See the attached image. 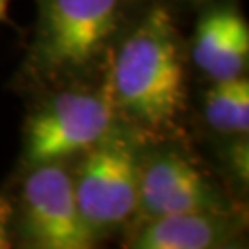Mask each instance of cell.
<instances>
[{
  "mask_svg": "<svg viewBox=\"0 0 249 249\" xmlns=\"http://www.w3.org/2000/svg\"><path fill=\"white\" fill-rule=\"evenodd\" d=\"M11 203L8 197L0 196V249L9 248V222H11Z\"/></svg>",
  "mask_w": 249,
  "mask_h": 249,
  "instance_id": "10",
  "label": "cell"
},
{
  "mask_svg": "<svg viewBox=\"0 0 249 249\" xmlns=\"http://www.w3.org/2000/svg\"><path fill=\"white\" fill-rule=\"evenodd\" d=\"M26 229L45 249H89L96 232L81 216L74 179L57 162L37 164L24 183Z\"/></svg>",
  "mask_w": 249,
  "mask_h": 249,
  "instance_id": "4",
  "label": "cell"
},
{
  "mask_svg": "<svg viewBox=\"0 0 249 249\" xmlns=\"http://www.w3.org/2000/svg\"><path fill=\"white\" fill-rule=\"evenodd\" d=\"M227 240V225L213 211L155 216L135 238L141 249H207Z\"/></svg>",
  "mask_w": 249,
  "mask_h": 249,
  "instance_id": "8",
  "label": "cell"
},
{
  "mask_svg": "<svg viewBox=\"0 0 249 249\" xmlns=\"http://www.w3.org/2000/svg\"><path fill=\"white\" fill-rule=\"evenodd\" d=\"M8 8H9V0H0V22L8 20Z\"/></svg>",
  "mask_w": 249,
  "mask_h": 249,
  "instance_id": "11",
  "label": "cell"
},
{
  "mask_svg": "<svg viewBox=\"0 0 249 249\" xmlns=\"http://www.w3.org/2000/svg\"><path fill=\"white\" fill-rule=\"evenodd\" d=\"M109 87L102 92H67L39 111L28 125L26 155L32 164L57 162L96 146L113 124Z\"/></svg>",
  "mask_w": 249,
  "mask_h": 249,
  "instance_id": "3",
  "label": "cell"
},
{
  "mask_svg": "<svg viewBox=\"0 0 249 249\" xmlns=\"http://www.w3.org/2000/svg\"><path fill=\"white\" fill-rule=\"evenodd\" d=\"M139 205L150 218L213 211L214 197L199 170L176 153L153 159L139 174Z\"/></svg>",
  "mask_w": 249,
  "mask_h": 249,
  "instance_id": "6",
  "label": "cell"
},
{
  "mask_svg": "<svg viewBox=\"0 0 249 249\" xmlns=\"http://www.w3.org/2000/svg\"><path fill=\"white\" fill-rule=\"evenodd\" d=\"M109 92L115 109L137 124L170 125L185 102V67L178 30L164 8L146 13L113 61Z\"/></svg>",
  "mask_w": 249,
  "mask_h": 249,
  "instance_id": "1",
  "label": "cell"
},
{
  "mask_svg": "<svg viewBox=\"0 0 249 249\" xmlns=\"http://www.w3.org/2000/svg\"><path fill=\"white\" fill-rule=\"evenodd\" d=\"M122 0H45L37 63L50 74L89 67L116 32Z\"/></svg>",
  "mask_w": 249,
  "mask_h": 249,
  "instance_id": "2",
  "label": "cell"
},
{
  "mask_svg": "<svg viewBox=\"0 0 249 249\" xmlns=\"http://www.w3.org/2000/svg\"><path fill=\"white\" fill-rule=\"evenodd\" d=\"M192 57L214 81L244 76L249 59L246 18L227 6L211 9L197 24Z\"/></svg>",
  "mask_w": 249,
  "mask_h": 249,
  "instance_id": "7",
  "label": "cell"
},
{
  "mask_svg": "<svg viewBox=\"0 0 249 249\" xmlns=\"http://www.w3.org/2000/svg\"><path fill=\"white\" fill-rule=\"evenodd\" d=\"M205 116L222 133H248L249 81L246 76L216 80L205 94Z\"/></svg>",
  "mask_w": 249,
  "mask_h": 249,
  "instance_id": "9",
  "label": "cell"
},
{
  "mask_svg": "<svg viewBox=\"0 0 249 249\" xmlns=\"http://www.w3.org/2000/svg\"><path fill=\"white\" fill-rule=\"evenodd\" d=\"M74 192L94 232L124 223L139 205V168L131 150L122 141L98 146L83 162Z\"/></svg>",
  "mask_w": 249,
  "mask_h": 249,
  "instance_id": "5",
  "label": "cell"
}]
</instances>
